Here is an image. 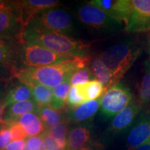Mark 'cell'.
Wrapping results in <instances>:
<instances>
[{
  "instance_id": "cell-1",
  "label": "cell",
  "mask_w": 150,
  "mask_h": 150,
  "mask_svg": "<svg viewBox=\"0 0 150 150\" xmlns=\"http://www.w3.org/2000/svg\"><path fill=\"white\" fill-rule=\"evenodd\" d=\"M91 56L74 57L58 64L42 67H25L20 70L16 79L20 83H37L54 89L65 82L76 71L89 66Z\"/></svg>"
},
{
  "instance_id": "cell-2",
  "label": "cell",
  "mask_w": 150,
  "mask_h": 150,
  "mask_svg": "<svg viewBox=\"0 0 150 150\" xmlns=\"http://www.w3.org/2000/svg\"><path fill=\"white\" fill-rule=\"evenodd\" d=\"M24 42L38 45L59 54L73 57L89 56L91 43L69 35L28 25L22 35Z\"/></svg>"
},
{
  "instance_id": "cell-3",
  "label": "cell",
  "mask_w": 150,
  "mask_h": 150,
  "mask_svg": "<svg viewBox=\"0 0 150 150\" xmlns=\"http://www.w3.org/2000/svg\"><path fill=\"white\" fill-rule=\"evenodd\" d=\"M141 54V49L129 41L110 47L99 57L110 70L113 78L114 85L134 65Z\"/></svg>"
},
{
  "instance_id": "cell-4",
  "label": "cell",
  "mask_w": 150,
  "mask_h": 150,
  "mask_svg": "<svg viewBox=\"0 0 150 150\" xmlns=\"http://www.w3.org/2000/svg\"><path fill=\"white\" fill-rule=\"evenodd\" d=\"M28 25L41 28L70 36L75 33L72 16L64 9L56 7L38 14Z\"/></svg>"
},
{
  "instance_id": "cell-5",
  "label": "cell",
  "mask_w": 150,
  "mask_h": 150,
  "mask_svg": "<svg viewBox=\"0 0 150 150\" xmlns=\"http://www.w3.org/2000/svg\"><path fill=\"white\" fill-rule=\"evenodd\" d=\"M20 58L22 69L58 64L74 57L55 53L38 45L23 42L20 48Z\"/></svg>"
},
{
  "instance_id": "cell-6",
  "label": "cell",
  "mask_w": 150,
  "mask_h": 150,
  "mask_svg": "<svg viewBox=\"0 0 150 150\" xmlns=\"http://www.w3.org/2000/svg\"><path fill=\"white\" fill-rule=\"evenodd\" d=\"M24 41L19 38H0V79L16 78L22 69L20 48Z\"/></svg>"
},
{
  "instance_id": "cell-7",
  "label": "cell",
  "mask_w": 150,
  "mask_h": 150,
  "mask_svg": "<svg viewBox=\"0 0 150 150\" xmlns=\"http://www.w3.org/2000/svg\"><path fill=\"white\" fill-rule=\"evenodd\" d=\"M132 99L129 88L118 83L108 89L101 97V112L106 118L114 117L126 108Z\"/></svg>"
},
{
  "instance_id": "cell-8",
  "label": "cell",
  "mask_w": 150,
  "mask_h": 150,
  "mask_svg": "<svg viewBox=\"0 0 150 150\" xmlns=\"http://www.w3.org/2000/svg\"><path fill=\"white\" fill-rule=\"evenodd\" d=\"M77 16L84 25L99 31H117L122 24L104 11L88 3L79 8Z\"/></svg>"
},
{
  "instance_id": "cell-9",
  "label": "cell",
  "mask_w": 150,
  "mask_h": 150,
  "mask_svg": "<svg viewBox=\"0 0 150 150\" xmlns=\"http://www.w3.org/2000/svg\"><path fill=\"white\" fill-rule=\"evenodd\" d=\"M24 28L18 11L12 6L0 11V38L22 40Z\"/></svg>"
},
{
  "instance_id": "cell-10",
  "label": "cell",
  "mask_w": 150,
  "mask_h": 150,
  "mask_svg": "<svg viewBox=\"0 0 150 150\" xmlns=\"http://www.w3.org/2000/svg\"><path fill=\"white\" fill-rule=\"evenodd\" d=\"M125 31L131 33L150 31V0H133V11Z\"/></svg>"
},
{
  "instance_id": "cell-11",
  "label": "cell",
  "mask_w": 150,
  "mask_h": 150,
  "mask_svg": "<svg viewBox=\"0 0 150 150\" xmlns=\"http://www.w3.org/2000/svg\"><path fill=\"white\" fill-rule=\"evenodd\" d=\"M88 4L104 11L125 25L128 23L133 11V0H92Z\"/></svg>"
},
{
  "instance_id": "cell-12",
  "label": "cell",
  "mask_w": 150,
  "mask_h": 150,
  "mask_svg": "<svg viewBox=\"0 0 150 150\" xmlns=\"http://www.w3.org/2000/svg\"><path fill=\"white\" fill-rule=\"evenodd\" d=\"M13 3L20 13L24 30L33 17L60 4L57 0H22L13 1Z\"/></svg>"
},
{
  "instance_id": "cell-13",
  "label": "cell",
  "mask_w": 150,
  "mask_h": 150,
  "mask_svg": "<svg viewBox=\"0 0 150 150\" xmlns=\"http://www.w3.org/2000/svg\"><path fill=\"white\" fill-rule=\"evenodd\" d=\"M150 141V110L141 112L129 131L127 138L128 150Z\"/></svg>"
},
{
  "instance_id": "cell-14",
  "label": "cell",
  "mask_w": 150,
  "mask_h": 150,
  "mask_svg": "<svg viewBox=\"0 0 150 150\" xmlns=\"http://www.w3.org/2000/svg\"><path fill=\"white\" fill-rule=\"evenodd\" d=\"M142 108L138 102H131L126 108L114 116L107 130L108 134L115 136L126 131L140 115Z\"/></svg>"
},
{
  "instance_id": "cell-15",
  "label": "cell",
  "mask_w": 150,
  "mask_h": 150,
  "mask_svg": "<svg viewBox=\"0 0 150 150\" xmlns=\"http://www.w3.org/2000/svg\"><path fill=\"white\" fill-rule=\"evenodd\" d=\"M101 106V98L88 101L78 107L70 109L65 115L67 122L79 123L90 120L96 115Z\"/></svg>"
},
{
  "instance_id": "cell-16",
  "label": "cell",
  "mask_w": 150,
  "mask_h": 150,
  "mask_svg": "<svg viewBox=\"0 0 150 150\" xmlns=\"http://www.w3.org/2000/svg\"><path fill=\"white\" fill-rule=\"evenodd\" d=\"M91 125L84 124L72 127L67 136V147L65 150H80L90 143Z\"/></svg>"
},
{
  "instance_id": "cell-17",
  "label": "cell",
  "mask_w": 150,
  "mask_h": 150,
  "mask_svg": "<svg viewBox=\"0 0 150 150\" xmlns=\"http://www.w3.org/2000/svg\"><path fill=\"white\" fill-rule=\"evenodd\" d=\"M38 108V106L33 99L17 102L4 109V122L17 121L19 117L29 112H36L37 113Z\"/></svg>"
},
{
  "instance_id": "cell-18",
  "label": "cell",
  "mask_w": 150,
  "mask_h": 150,
  "mask_svg": "<svg viewBox=\"0 0 150 150\" xmlns=\"http://www.w3.org/2000/svg\"><path fill=\"white\" fill-rule=\"evenodd\" d=\"M18 122L23 127L27 136L38 137L45 132L47 127L36 112H29L18 118Z\"/></svg>"
},
{
  "instance_id": "cell-19",
  "label": "cell",
  "mask_w": 150,
  "mask_h": 150,
  "mask_svg": "<svg viewBox=\"0 0 150 150\" xmlns=\"http://www.w3.org/2000/svg\"><path fill=\"white\" fill-rule=\"evenodd\" d=\"M88 67L95 76V79L99 81L104 86L105 91H106L112 86H115L111 72L99 56L91 59Z\"/></svg>"
},
{
  "instance_id": "cell-20",
  "label": "cell",
  "mask_w": 150,
  "mask_h": 150,
  "mask_svg": "<svg viewBox=\"0 0 150 150\" xmlns=\"http://www.w3.org/2000/svg\"><path fill=\"white\" fill-rule=\"evenodd\" d=\"M33 99L32 93L30 88L26 84L20 83L13 87L4 97V109L17 102Z\"/></svg>"
},
{
  "instance_id": "cell-21",
  "label": "cell",
  "mask_w": 150,
  "mask_h": 150,
  "mask_svg": "<svg viewBox=\"0 0 150 150\" xmlns=\"http://www.w3.org/2000/svg\"><path fill=\"white\" fill-rule=\"evenodd\" d=\"M30 88L32 97L38 107L50 106L53 99V89L37 83L26 84Z\"/></svg>"
},
{
  "instance_id": "cell-22",
  "label": "cell",
  "mask_w": 150,
  "mask_h": 150,
  "mask_svg": "<svg viewBox=\"0 0 150 150\" xmlns=\"http://www.w3.org/2000/svg\"><path fill=\"white\" fill-rule=\"evenodd\" d=\"M72 78V77H71ZM71 78H69L61 85L53 89V99L50 106L55 110L59 111L63 109L66 104V99L70 89Z\"/></svg>"
},
{
  "instance_id": "cell-23",
  "label": "cell",
  "mask_w": 150,
  "mask_h": 150,
  "mask_svg": "<svg viewBox=\"0 0 150 150\" xmlns=\"http://www.w3.org/2000/svg\"><path fill=\"white\" fill-rule=\"evenodd\" d=\"M138 103L142 107L150 104V59L144 64V74L138 91Z\"/></svg>"
},
{
  "instance_id": "cell-24",
  "label": "cell",
  "mask_w": 150,
  "mask_h": 150,
  "mask_svg": "<svg viewBox=\"0 0 150 150\" xmlns=\"http://www.w3.org/2000/svg\"><path fill=\"white\" fill-rule=\"evenodd\" d=\"M45 132L54 138L62 150L66 149L67 136L69 132L68 123L66 120L56 126L47 128Z\"/></svg>"
},
{
  "instance_id": "cell-25",
  "label": "cell",
  "mask_w": 150,
  "mask_h": 150,
  "mask_svg": "<svg viewBox=\"0 0 150 150\" xmlns=\"http://www.w3.org/2000/svg\"><path fill=\"white\" fill-rule=\"evenodd\" d=\"M37 113L40 116V119L42 120L47 128L56 126L65 121L61 112L53 109L50 106L40 107Z\"/></svg>"
},
{
  "instance_id": "cell-26",
  "label": "cell",
  "mask_w": 150,
  "mask_h": 150,
  "mask_svg": "<svg viewBox=\"0 0 150 150\" xmlns=\"http://www.w3.org/2000/svg\"><path fill=\"white\" fill-rule=\"evenodd\" d=\"M86 102L88 101L86 97L83 84L71 86L66 99V105L69 110L78 107Z\"/></svg>"
},
{
  "instance_id": "cell-27",
  "label": "cell",
  "mask_w": 150,
  "mask_h": 150,
  "mask_svg": "<svg viewBox=\"0 0 150 150\" xmlns=\"http://www.w3.org/2000/svg\"><path fill=\"white\" fill-rule=\"evenodd\" d=\"M83 86L87 101L96 100L101 98L106 91L104 86L97 79L84 83Z\"/></svg>"
},
{
  "instance_id": "cell-28",
  "label": "cell",
  "mask_w": 150,
  "mask_h": 150,
  "mask_svg": "<svg viewBox=\"0 0 150 150\" xmlns=\"http://www.w3.org/2000/svg\"><path fill=\"white\" fill-rule=\"evenodd\" d=\"M95 77L90 70L89 67H85L76 71L71 78V85L76 86L84 84L95 80Z\"/></svg>"
},
{
  "instance_id": "cell-29",
  "label": "cell",
  "mask_w": 150,
  "mask_h": 150,
  "mask_svg": "<svg viewBox=\"0 0 150 150\" xmlns=\"http://www.w3.org/2000/svg\"><path fill=\"white\" fill-rule=\"evenodd\" d=\"M4 125L8 126L10 129L13 141L24 140L27 138L28 136L25 130L20 125L18 120L13 122H4Z\"/></svg>"
},
{
  "instance_id": "cell-30",
  "label": "cell",
  "mask_w": 150,
  "mask_h": 150,
  "mask_svg": "<svg viewBox=\"0 0 150 150\" xmlns=\"http://www.w3.org/2000/svg\"><path fill=\"white\" fill-rule=\"evenodd\" d=\"M11 140L12 136L10 129L8 126L4 125V126L0 128V150H4L11 142Z\"/></svg>"
},
{
  "instance_id": "cell-31",
  "label": "cell",
  "mask_w": 150,
  "mask_h": 150,
  "mask_svg": "<svg viewBox=\"0 0 150 150\" xmlns=\"http://www.w3.org/2000/svg\"><path fill=\"white\" fill-rule=\"evenodd\" d=\"M27 147L30 150H47L45 144L40 137H29L27 139Z\"/></svg>"
},
{
  "instance_id": "cell-32",
  "label": "cell",
  "mask_w": 150,
  "mask_h": 150,
  "mask_svg": "<svg viewBox=\"0 0 150 150\" xmlns=\"http://www.w3.org/2000/svg\"><path fill=\"white\" fill-rule=\"evenodd\" d=\"M27 141H25V140L12 141L4 150H24L27 147Z\"/></svg>"
},
{
  "instance_id": "cell-33",
  "label": "cell",
  "mask_w": 150,
  "mask_h": 150,
  "mask_svg": "<svg viewBox=\"0 0 150 150\" xmlns=\"http://www.w3.org/2000/svg\"><path fill=\"white\" fill-rule=\"evenodd\" d=\"M4 95L2 92L0 91V128L4 126Z\"/></svg>"
},
{
  "instance_id": "cell-34",
  "label": "cell",
  "mask_w": 150,
  "mask_h": 150,
  "mask_svg": "<svg viewBox=\"0 0 150 150\" xmlns=\"http://www.w3.org/2000/svg\"><path fill=\"white\" fill-rule=\"evenodd\" d=\"M80 150H103V146L97 142H90L87 146Z\"/></svg>"
},
{
  "instance_id": "cell-35",
  "label": "cell",
  "mask_w": 150,
  "mask_h": 150,
  "mask_svg": "<svg viewBox=\"0 0 150 150\" xmlns=\"http://www.w3.org/2000/svg\"><path fill=\"white\" fill-rule=\"evenodd\" d=\"M13 1H3L0 0V11L12 6Z\"/></svg>"
},
{
  "instance_id": "cell-36",
  "label": "cell",
  "mask_w": 150,
  "mask_h": 150,
  "mask_svg": "<svg viewBox=\"0 0 150 150\" xmlns=\"http://www.w3.org/2000/svg\"><path fill=\"white\" fill-rule=\"evenodd\" d=\"M133 150H150V141L139 146V147L135 148Z\"/></svg>"
},
{
  "instance_id": "cell-37",
  "label": "cell",
  "mask_w": 150,
  "mask_h": 150,
  "mask_svg": "<svg viewBox=\"0 0 150 150\" xmlns=\"http://www.w3.org/2000/svg\"><path fill=\"white\" fill-rule=\"evenodd\" d=\"M148 53L150 56V36L149 38V41H148Z\"/></svg>"
}]
</instances>
